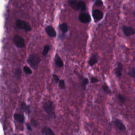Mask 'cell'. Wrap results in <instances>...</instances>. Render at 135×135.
<instances>
[{"label": "cell", "instance_id": "25", "mask_svg": "<svg viewBox=\"0 0 135 135\" xmlns=\"http://www.w3.org/2000/svg\"><path fill=\"white\" fill-rule=\"evenodd\" d=\"M59 87L60 89H65V82L63 80H60L59 82Z\"/></svg>", "mask_w": 135, "mask_h": 135}, {"label": "cell", "instance_id": "9", "mask_svg": "<svg viewBox=\"0 0 135 135\" xmlns=\"http://www.w3.org/2000/svg\"><path fill=\"white\" fill-rule=\"evenodd\" d=\"M68 3L70 5L71 7L75 11H78L80 10V3H79V1H69Z\"/></svg>", "mask_w": 135, "mask_h": 135}, {"label": "cell", "instance_id": "16", "mask_svg": "<svg viewBox=\"0 0 135 135\" xmlns=\"http://www.w3.org/2000/svg\"><path fill=\"white\" fill-rule=\"evenodd\" d=\"M102 89L106 93L111 94L112 93V92L111 91V90L109 88V87L108 86V85L106 84V83H105L104 85H102Z\"/></svg>", "mask_w": 135, "mask_h": 135}, {"label": "cell", "instance_id": "29", "mask_svg": "<svg viewBox=\"0 0 135 135\" xmlns=\"http://www.w3.org/2000/svg\"><path fill=\"white\" fill-rule=\"evenodd\" d=\"M99 81V80L98 78H95V77H92V78H91V82L92 83H97V82H98Z\"/></svg>", "mask_w": 135, "mask_h": 135}, {"label": "cell", "instance_id": "15", "mask_svg": "<svg viewBox=\"0 0 135 135\" xmlns=\"http://www.w3.org/2000/svg\"><path fill=\"white\" fill-rule=\"evenodd\" d=\"M14 118L15 120H16L17 121L19 122V123H23L24 120V117L23 116V115L21 114L15 113L14 115Z\"/></svg>", "mask_w": 135, "mask_h": 135}, {"label": "cell", "instance_id": "31", "mask_svg": "<svg viewBox=\"0 0 135 135\" xmlns=\"http://www.w3.org/2000/svg\"><path fill=\"white\" fill-rule=\"evenodd\" d=\"M31 122H32V124L34 125V126H35V125H36V123H35V122L34 121V120H31Z\"/></svg>", "mask_w": 135, "mask_h": 135}, {"label": "cell", "instance_id": "4", "mask_svg": "<svg viewBox=\"0 0 135 135\" xmlns=\"http://www.w3.org/2000/svg\"><path fill=\"white\" fill-rule=\"evenodd\" d=\"M79 20L82 23L87 24L90 22L91 18L90 14L86 12H82L79 16Z\"/></svg>", "mask_w": 135, "mask_h": 135}, {"label": "cell", "instance_id": "2", "mask_svg": "<svg viewBox=\"0 0 135 135\" xmlns=\"http://www.w3.org/2000/svg\"><path fill=\"white\" fill-rule=\"evenodd\" d=\"M40 59L35 54H32L29 56L27 60L29 65L34 69H37L40 62Z\"/></svg>", "mask_w": 135, "mask_h": 135}, {"label": "cell", "instance_id": "19", "mask_svg": "<svg viewBox=\"0 0 135 135\" xmlns=\"http://www.w3.org/2000/svg\"><path fill=\"white\" fill-rule=\"evenodd\" d=\"M117 98H118L119 101L120 103H121V104H124L126 101V98L123 94H118L117 96Z\"/></svg>", "mask_w": 135, "mask_h": 135}, {"label": "cell", "instance_id": "20", "mask_svg": "<svg viewBox=\"0 0 135 135\" xmlns=\"http://www.w3.org/2000/svg\"><path fill=\"white\" fill-rule=\"evenodd\" d=\"M127 74L131 78L135 79V68L133 67L131 68L128 72Z\"/></svg>", "mask_w": 135, "mask_h": 135}, {"label": "cell", "instance_id": "30", "mask_svg": "<svg viewBox=\"0 0 135 135\" xmlns=\"http://www.w3.org/2000/svg\"><path fill=\"white\" fill-rule=\"evenodd\" d=\"M27 128H28V129L29 130H30V131H31V130H32V128H31V126H30L29 124H27Z\"/></svg>", "mask_w": 135, "mask_h": 135}, {"label": "cell", "instance_id": "14", "mask_svg": "<svg viewBox=\"0 0 135 135\" xmlns=\"http://www.w3.org/2000/svg\"><path fill=\"white\" fill-rule=\"evenodd\" d=\"M55 63L56 65L60 68L63 67V62L61 59V57L59 56L58 54H56L55 56Z\"/></svg>", "mask_w": 135, "mask_h": 135}, {"label": "cell", "instance_id": "11", "mask_svg": "<svg viewBox=\"0 0 135 135\" xmlns=\"http://www.w3.org/2000/svg\"><path fill=\"white\" fill-rule=\"evenodd\" d=\"M98 62V54H93L90 57L89 60V65L90 66L92 67Z\"/></svg>", "mask_w": 135, "mask_h": 135}, {"label": "cell", "instance_id": "22", "mask_svg": "<svg viewBox=\"0 0 135 135\" xmlns=\"http://www.w3.org/2000/svg\"><path fill=\"white\" fill-rule=\"evenodd\" d=\"M50 48V47L49 46H48V45H46V46H45L44 47L43 51V52H42V54L43 55L46 56L47 55L48 53L49 52Z\"/></svg>", "mask_w": 135, "mask_h": 135}, {"label": "cell", "instance_id": "17", "mask_svg": "<svg viewBox=\"0 0 135 135\" xmlns=\"http://www.w3.org/2000/svg\"><path fill=\"white\" fill-rule=\"evenodd\" d=\"M60 29L62 31L63 33H67L68 31V27L66 23H64L60 25Z\"/></svg>", "mask_w": 135, "mask_h": 135}, {"label": "cell", "instance_id": "13", "mask_svg": "<svg viewBox=\"0 0 135 135\" xmlns=\"http://www.w3.org/2000/svg\"><path fill=\"white\" fill-rule=\"evenodd\" d=\"M42 131L43 135H55L53 131L48 127H43Z\"/></svg>", "mask_w": 135, "mask_h": 135}, {"label": "cell", "instance_id": "1", "mask_svg": "<svg viewBox=\"0 0 135 135\" xmlns=\"http://www.w3.org/2000/svg\"><path fill=\"white\" fill-rule=\"evenodd\" d=\"M43 109L44 111L51 117H55V110L53 103L51 101H47L45 102L43 104Z\"/></svg>", "mask_w": 135, "mask_h": 135}, {"label": "cell", "instance_id": "28", "mask_svg": "<svg viewBox=\"0 0 135 135\" xmlns=\"http://www.w3.org/2000/svg\"><path fill=\"white\" fill-rule=\"evenodd\" d=\"M95 5L97 6H101L103 5V2L100 0H98V1H96L95 2Z\"/></svg>", "mask_w": 135, "mask_h": 135}, {"label": "cell", "instance_id": "5", "mask_svg": "<svg viewBox=\"0 0 135 135\" xmlns=\"http://www.w3.org/2000/svg\"><path fill=\"white\" fill-rule=\"evenodd\" d=\"M14 42L16 45V46L18 48H22L25 47V40L24 38L18 35H16L14 36L13 38Z\"/></svg>", "mask_w": 135, "mask_h": 135}, {"label": "cell", "instance_id": "27", "mask_svg": "<svg viewBox=\"0 0 135 135\" xmlns=\"http://www.w3.org/2000/svg\"><path fill=\"white\" fill-rule=\"evenodd\" d=\"M53 81H54V82L55 83H57V82H59L60 81V79H59V78L58 76H57V75H56V74H53Z\"/></svg>", "mask_w": 135, "mask_h": 135}, {"label": "cell", "instance_id": "26", "mask_svg": "<svg viewBox=\"0 0 135 135\" xmlns=\"http://www.w3.org/2000/svg\"><path fill=\"white\" fill-rule=\"evenodd\" d=\"M21 70L20 69H17L15 70V74L16 75V76L18 77V78H20V76H21Z\"/></svg>", "mask_w": 135, "mask_h": 135}, {"label": "cell", "instance_id": "21", "mask_svg": "<svg viewBox=\"0 0 135 135\" xmlns=\"http://www.w3.org/2000/svg\"><path fill=\"white\" fill-rule=\"evenodd\" d=\"M79 3H80V10L83 12L86 11V5L85 2H83L82 1H79Z\"/></svg>", "mask_w": 135, "mask_h": 135}, {"label": "cell", "instance_id": "6", "mask_svg": "<svg viewBox=\"0 0 135 135\" xmlns=\"http://www.w3.org/2000/svg\"><path fill=\"white\" fill-rule=\"evenodd\" d=\"M92 16L95 22H97L100 21L103 18L104 13L101 10L96 9L92 11Z\"/></svg>", "mask_w": 135, "mask_h": 135}, {"label": "cell", "instance_id": "10", "mask_svg": "<svg viewBox=\"0 0 135 135\" xmlns=\"http://www.w3.org/2000/svg\"><path fill=\"white\" fill-rule=\"evenodd\" d=\"M46 32L47 34L51 37H53L56 36V32L54 29L51 26H48L46 29Z\"/></svg>", "mask_w": 135, "mask_h": 135}, {"label": "cell", "instance_id": "23", "mask_svg": "<svg viewBox=\"0 0 135 135\" xmlns=\"http://www.w3.org/2000/svg\"><path fill=\"white\" fill-rule=\"evenodd\" d=\"M89 80L87 78H83L81 83V86L83 88H86V87L88 84Z\"/></svg>", "mask_w": 135, "mask_h": 135}, {"label": "cell", "instance_id": "3", "mask_svg": "<svg viewBox=\"0 0 135 135\" xmlns=\"http://www.w3.org/2000/svg\"><path fill=\"white\" fill-rule=\"evenodd\" d=\"M16 26L19 29L23 30L26 32L31 31L32 28L30 25L26 21L21 20H17L16 21Z\"/></svg>", "mask_w": 135, "mask_h": 135}, {"label": "cell", "instance_id": "7", "mask_svg": "<svg viewBox=\"0 0 135 135\" xmlns=\"http://www.w3.org/2000/svg\"><path fill=\"white\" fill-rule=\"evenodd\" d=\"M123 33L126 36H130L135 34V30L132 27L124 25L122 28Z\"/></svg>", "mask_w": 135, "mask_h": 135}, {"label": "cell", "instance_id": "24", "mask_svg": "<svg viewBox=\"0 0 135 135\" xmlns=\"http://www.w3.org/2000/svg\"><path fill=\"white\" fill-rule=\"evenodd\" d=\"M23 70L24 72L27 74H31L32 73V70L30 68L27 66H24L23 68Z\"/></svg>", "mask_w": 135, "mask_h": 135}, {"label": "cell", "instance_id": "12", "mask_svg": "<svg viewBox=\"0 0 135 135\" xmlns=\"http://www.w3.org/2000/svg\"><path fill=\"white\" fill-rule=\"evenodd\" d=\"M114 124L115 126V127L120 130H124L126 129V127L124 124L122 123L120 120L118 119H116L114 120Z\"/></svg>", "mask_w": 135, "mask_h": 135}, {"label": "cell", "instance_id": "18", "mask_svg": "<svg viewBox=\"0 0 135 135\" xmlns=\"http://www.w3.org/2000/svg\"><path fill=\"white\" fill-rule=\"evenodd\" d=\"M21 108L25 112H26L27 113H30V107L25 104L24 102H23L21 105Z\"/></svg>", "mask_w": 135, "mask_h": 135}, {"label": "cell", "instance_id": "8", "mask_svg": "<svg viewBox=\"0 0 135 135\" xmlns=\"http://www.w3.org/2000/svg\"><path fill=\"white\" fill-rule=\"evenodd\" d=\"M123 70V65L121 62H118L117 63V67L115 68L114 71L117 78H121L122 75V71Z\"/></svg>", "mask_w": 135, "mask_h": 135}]
</instances>
